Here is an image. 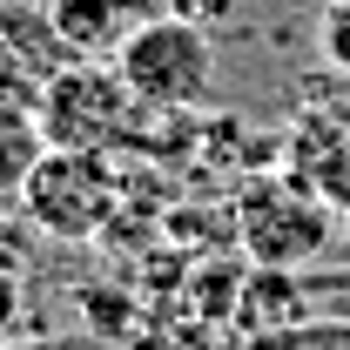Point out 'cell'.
I'll return each instance as SVG.
<instances>
[{"label":"cell","mask_w":350,"mask_h":350,"mask_svg":"<svg viewBox=\"0 0 350 350\" xmlns=\"http://www.w3.org/2000/svg\"><path fill=\"white\" fill-rule=\"evenodd\" d=\"M21 209L54 243L108 236L122 209V175L108 162V148H41L21 182Z\"/></svg>","instance_id":"3957f363"},{"label":"cell","mask_w":350,"mask_h":350,"mask_svg":"<svg viewBox=\"0 0 350 350\" xmlns=\"http://www.w3.org/2000/svg\"><path fill=\"white\" fill-rule=\"evenodd\" d=\"M250 350H350V317H323V323H283V330H262L250 337Z\"/></svg>","instance_id":"ba28073f"},{"label":"cell","mask_w":350,"mask_h":350,"mask_svg":"<svg viewBox=\"0 0 350 350\" xmlns=\"http://www.w3.org/2000/svg\"><path fill=\"white\" fill-rule=\"evenodd\" d=\"M108 61H115V75L129 81V94L148 115H182L216 81V41H209V27L182 21L169 7L162 14H142Z\"/></svg>","instance_id":"6da1fadb"},{"label":"cell","mask_w":350,"mask_h":350,"mask_svg":"<svg viewBox=\"0 0 350 350\" xmlns=\"http://www.w3.org/2000/svg\"><path fill=\"white\" fill-rule=\"evenodd\" d=\"M344 236V209L330 196L304 189L297 175H256L236 202V243L250 262H269V269H304L317 262L330 243Z\"/></svg>","instance_id":"7a4b0ae2"},{"label":"cell","mask_w":350,"mask_h":350,"mask_svg":"<svg viewBox=\"0 0 350 350\" xmlns=\"http://www.w3.org/2000/svg\"><path fill=\"white\" fill-rule=\"evenodd\" d=\"M41 148L47 142H41V129H34V115L21 122V115L0 108V196H21V182H27V169H34Z\"/></svg>","instance_id":"52a82bcc"},{"label":"cell","mask_w":350,"mask_h":350,"mask_svg":"<svg viewBox=\"0 0 350 350\" xmlns=\"http://www.w3.org/2000/svg\"><path fill=\"white\" fill-rule=\"evenodd\" d=\"M344 236H350V209H344Z\"/></svg>","instance_id":"7c38bea8"},{"label":"cell","mask_w":350,"mask_h":350,"mask_svg":"<svg viewBox=\"0 0 350 350\" xmlns=\"http://www.w3.org/2000/svg\"><path fill=\"white\" fill-rule=\"evenodd\" d=\"M317 61L350 81V0H323V14H317Z\"/></svg>","instance_id":"9c48e42d"},{"label":"cell","mask_w":350,"mask_h":350,"mask_svg":"<svg viewBox=\"0 0 350 350\" xmlns=\"http://www.w3.org/2000/svg\"><path fill=\"white\" fill-rule=\"evenodd\" d=\"M162 7H169V14H182V21H196V27H209V34L236 14V0H162Z\"/></svg>","instance_id":"30bf717a"},{"label":"cell","mask_w":350,"mask_h":350,"mask_svg":"<svg viewBox=\"0 0 350 350\" xmlns=\"http://www.w3.org/2000/svg\"><path fill=\"white\" fill-rule=\"evenodd\" d=\"M323 290H350V269H344V276H323Z\"/></svg>","instance_id":"8fae6325"},{"label":"cell","mask_w":350,"mask_h":350,"mask_svg":"<svg viewBox=\"0 0 350 350\" xmlns=\"http://www.w3.org/2000/svg\"><path fill=\"white\" fill-rule=\"evenodd\" d=\"M297 297H304L297 269H269V262H250L236 317L250 323V337H262V330H283V323H297V317H304V304H297Z\"/></svg>","instance_id":"8992f818"},{"label":"cell","mask_w":350,"mask_h":350,"mask_svg":"<svg viewBox=\"0 0 350 350\" xmlns=\"http://www.w3.org/2000/svg\"><path fill=\"white\" fill-rule=\"evenodd\" d=\"M135 21H142V14H135L129 0H54V7H47L54 41L68 47L75 61H108Z\"/></svg>","instance_id":"5b68a950"},{"label":"cell","mask_w":350,"mask_h":350,"mask_svg":"<svg viewBox=\"0 0 350 350\" xmlns=\"http://www.w3.org/2000/svg\"><path fill=\"white\" fill-rule=\"evenodd\" d=\"M135 115H142V101L115 75V61L108 68L101 61H68L34 94V129H41L47 148H115Z\"/></svg>","instance_id":"277c9868"}]
</instances>
